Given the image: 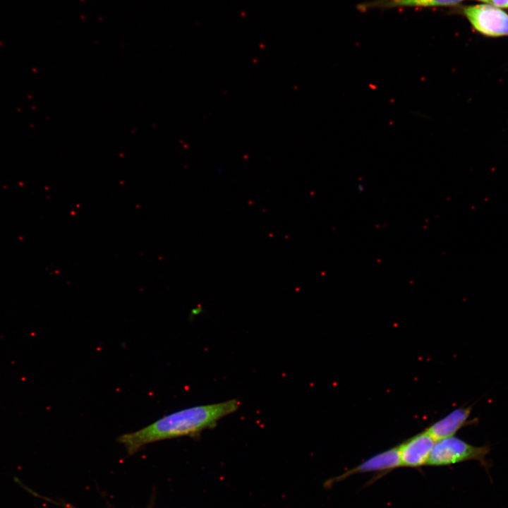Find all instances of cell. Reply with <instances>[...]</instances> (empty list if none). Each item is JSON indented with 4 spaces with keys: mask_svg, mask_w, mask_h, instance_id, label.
Masks as SVG:
<instances>
[{
    "mask_svg": "<svg viewBox=\"0 0 508 508\" xmlns=\"http://www.w3.org/2000/svg\"><path fill=\"white\" fill-rule=\"evenodd\" d=\"M240 406L236 399L195 406L162 417L137 431L119 437L118 441L132 454L149 443L184 436H194L234 411Z\"/></svg>",
    "mask_w": 508,
    "mask_h": 508,
    "instance_id": "obj_1",
    "label": "cell"
},
{
    "mask_svg": "<svg viewBox=\"0 0 508 508\" xmlns=\"http://www.w3.org/2000/svg\"><path fill=\"white\" fill-rule=\"evenodd\" d=\"M490 451L488 445L476 446L454 435L435 441L426 465L449 466L476 460L488 472L487 456Z\"/></svg>",
    "mask_w": 508,
    "mask_h": 508,
    "instance_id": "obj_2",
    "label": "cell"
},
{
    "mask_svg": "<svg viewBox=\"0 0 508 508\" xmlns=\"http://www.w3.org/2000/svg\"><path fill=\"white\" fill-rule=\"evenodd\" d=\"M463 14L478 32L490 37L508 35V14L488 4L464 7Z\"/></svg>",
    "mask_w": 508,
    "mask_h": 508,
    "instance_id": "obj_3",
    "label": "cell"
},
{
    "mask_svg": "<svg viewBox=\"0 0 508 508\" xmlns=\"http://www.w3.org/2000/svg\"><path fill=\"white\" fill-rule=\"evenodd\" d=\"M435 440L424 430L398 446L401 467L417 468L426 465Z\"/></svg>",
    "mask_w": 508,
    "mask_h": 508,
    "instance_id": "obj_4",
    "label": "cell"
},
{
    "mask_svg": "<svg viewBox=\"0 0 508 508\" xmlns=\"http://www.w3.org/2000/svg\"><path fill=\"white\" fill-rule=\"evenodd\" d=\"M400 466H401V465L398 446L397 445L370 456L356 467L328 480L327 483L329 485L333 483L344 480L352 475L358 473L368 472L387 473Z\"/></svg>",
    "mask_w": 508,
    "mask_h": 508,
    "instance_id": "obj_5",
    "label": "cell"
},
{
    "mask_svg": "<svg viewBox=\"0 0 508 508\" xmlns=\"http://www.w3.org/2000/svg\"><path fill=\"white\" fill-rule=\"evenodd\" d=\"M472 408V405L456 408L425 430L435 441L454 436L460 429L475 422L469 420Z\"/></svg>",
    "mask_w": 508,
    "mask_h": 508,
    "instance_id": "obj_6",
    "label": "cell"
},
{
    "mask_svg": "<svg viewBox=\"0 0 508 508\" xmlns=\"http://www.w3.org/2000/svg\"><path fill=\"white\" fill-rule=\"evenodd\" d=\"M466 0H373L357 6L361 11L403 7H442L457 5Z\"/></svg>",
    "mask_w": 508,
    "mask_h": 508,
    "instance_id": "obj_7",
    "label": "cell"
},
{
    "mask_svg": "<svg viewBox=\"0 0 508 508\" xmlns=\"http://www.w3.org/2000/svg\"><path fill=\"white\" fill-rule=\"evenodd\" d=\"M485 2L497 8H508V0H485Z\"/></svg>",
    "mask_w": 508,
    "mask_h": 508,
    "instance_id": "obj_8",
    "label": "cell"
},
{
    "mask_svg": "<svg viewBox=\"0 0 508 508\" xmlns=\"http://www.w3.org/2000/svg\"><path fill=\"white\" fill-rule=\"evenodd\" d=\"M479 1H484V2H485V0H479Z\"/></svg>",
    "mask_w": 508,
    "mask_h": 508,
    "instance_id": "obj_9",
    "label": "cell"
}]
</instances>
